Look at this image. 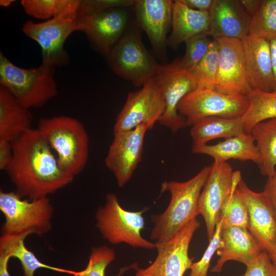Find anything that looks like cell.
<instances>
[{
	"mask_svg": "<svg viewBox=\"0 0 276 276\" xmlns=\"http://www.w3.org/2000/svg\"><path fill=\"white\" fill-rule=\"evenodd\" d=\"M32 122L30 109L0 85V141L12 142L32 129Z\"/></svg>",
	"mask_w": 276,
	"mask_h": 276,
	"instance_id": "cb8c5ba5",
	"label": "cell"
},
{
	"mask_svg": "<svg viewBox=\"0 0 276 276\" xmlns=\"http://www.w3.org/2000/svg\"><path fill=\"white\" fill-rule=\"evenodd\" d=\"M20 3L28 15L48 20L61 16L78 17L80 0H22Z\"/></svg>",
	"mask_w": 276,
	"mask_h": 276,
	"instance_id": "f1b7e54d",
	"label": "cell"
},
{
	"mask_svg": "<svg viewBox=\"0 0 276 276\" xmlns=\"http://www.w3.org/2000/svg\"><path fill=\"white\" fill-rule=\"evenodd\" d=\"M252 135L261 157V173L267 177L276 173V119L260 122L252 128Z\"/></svg>",
	"mask_w": 276,
	"mask_h": 276,
	"instance_id": "4316f807",
	"label": "cell"
},
{
	"mask_svg": "<svg viewBox=\"0 0 276 276\" xmlns=\"http://www.w3.org/2000/svg\"><path fill=\"white\" fill-rule=\"evenodd\" d=\"M13 155L12 143L0 141V169L6 171L10 165Z\"/></svg>",
	"mask_w": 276,
	"mask_h": 276,
	"instance_id": "74e56055",
	"label": "cell"
},
{
	"mask_svg": "<svg viewBox=\"0 0 276 276\" xmlns=\"http://www.w3.org/2000/svg\"><path fill=\"white\" fill-rule=\"evenodd\" d=\"M141 30L135 20L106 57L115 74L139 87L154 78L161 65L145 47Z\"/></svg>",
	"mask_w": 276,
	"mask_h": 276,
	"instance_id": "5b68a950",
	"label": "cell"
},
{
	"mask_svg": "<svg viewBox=\"0 0 276 276\" xmlns=\"http://www.w3.org/2000/svg\"><path fill=\"white\" fill-rule=\"evenodd\" d=\"M0 210L5 217L2 235L42 236L52 229L54 209L48 197L28 200L1 190Z\"/></svg>",
	"mask_w": 276,
	"mask_h": 276,
	"instance_id": "8992f818",
	"label": "cell"
},
{
	"mask_svg": "<svg viewBox=\"0 0 276 276\" xmlns=\"http://www.w3.org/2000/svg\"><path fill=\"white\" fill-rule=\"evenodd\" d=\"M28 234L2 235L0 237V251L8 254L11 258L17 259L21 265L22 276H34L40 268L73 275L77 271L59 268L46 264L40 261L25 244Z\"/></svg>",
	"mask_w": 276,
	"mask_h": 276,
	"instance_id": "484cf974",
	"label": "cell"
},
{
	"mask_svg": "<svg viewBox=\"0 0 276 276\" xmlns=\"http://www.w3.org/2000/svg\"><path fill=\"white\" fill-rule=\"evenodd\" d=\"M36 129L65 171L75 177L84 170L88 159L89 140L80 121L64 115L43 118Z\"/></svg>",
	"mask_w": 276,
	"mask_h": 276,
	"instance_id": "3957f363",
	"label": "cell"
},
{
	"mask_svg": "<svg viewBox=\"0 0 276 276\" xmlns=\"http://www.w3.org/2000/svg\"><path fill=\"white\" fill-rule=\"evenodd\" d=\"M272 263L276 267V242L271 248L267 251Z\"/></svg>",
	"mask_w": 276,
	"mask_h": 276,
	"instance_id": "ee69618b",
	"label": "cell"
},
{
	"mask_svg": "<svg viewBox=\"0 0 276 276\" xmlns=\"http://www.w3.org/2000/svg\"><path fill=\"white\" fill-rule=\"evenodd\" d=\"M221 237L222 246L217 251L219 258L211 272H220L224 264L231 260L246 266L264 251L247 228L239 227L222 228Z\"/></svg>",
	"mask_w": 276,
	"mask_h": 276,
	"instance_id": "44dd1931",
	"label": "cell"
},
{
	"mask_svg": "<svg viewBox=\"0 0 276 276\" xmlns=\"http://www.w3.org/2000/svg\"><path fill=\"white\" fill-rule=\"evenodd\" d=\"M248 105L246 95L225 94L198 86L182 98L177 109L185 118L187 126L192 127L209 117H241Z\"/></svg>",
	"mask_w": 276,
	"mask_h": 276,
	"instance_id": "ba28073f",
	"label": "cell"
},
{
	"mask_svg": "<svg viewBox=\"0 0 276 276\" xmlns=\"http://www.w3.org/2000/svg\"><path fill=\"white\" fill-rule=\"evenodd\" d=\"M165 109L163 94L153 78L139 90L128 93L117 116L113 132L130 130L142 125L151 129Z\"/></svg>",
	"mask_w": 276,
	"mask_h": 276,
	"instance_id": "7c38bea8",
	"label": "cell"
},
{
	"mask_svg": "<svg viewBox=\"0 0 276 276\" xmlns=\"http://www.w3.org/2000/svg\"><path fill=\"white\" fill-rule=\"evenodd\" d=\"M219 67V48L213 39L208 53L192 70L198 86L215 88Z\"/></svg>",
	"mask_w": 276,
	"mask_h": 276,
	"instance_id": "1f68e13d",
	"label": "cell"
},
{
	"mask_svg": "<svg viewBox=\"0 0 276 276\" xmlns=\"http://www.w3.org/2000/svg\"><path fill=\"white\" fill-rule=\"evenodd\" d=\"M241 3L250 17L258 11L261 0H241Z\"/></svg>",
	"mask_w": 276,
	"mask_h": 276,
	"instance_id": "60d3db41",
	"label": "cell"
},
{
	"mask_svg": "<svg viewBox=\"0 0 276 276\" xmlns=\"http://www.w3.org/2000/svg\"><path fill=\"white\" fill-rule=\"evenodd\" d=\"M192 151L194 154L209 155L216 162H227L232 159L251 161L259 166L261 163L260 152L251 133L244 132L214 145L192 147Z\"/></svg>",
	"mask_w": 276,
	"mask_h": 276,
	"instance_id": "7402d4cb",
	"label": "cell"
},
{
	"mask_svg": "<svg viewBox=\"0 0 276 276\" xmlns=\"http://www.w3.org/2000/svg\"><path fill=\"white\" fill-rule=\"evenodd\" d=\"M12 143L13 158L5 171L21 197H47L73 182L75 177L61 167L36 128L27 131Z\"/></svg>",
	"mask_w": 276,
	"mask_h": 276,
	"instance_id": "6da1fadb",
	"label": "cell"
},
{
	"mask_svg": "<svg viewBox=\"0 0 276 276\" xmlns=\"http://www.w3.org/2000/svg\"><path fill=\"white\" fill-rule=\"evenodd\" d=\"M22 31L41 47L42 63L54 68L69 63L64 45L69 36L78 31V17L61 16L41 22L28 20L23 24Z\"/></svg>",
	"mask_w": 276,
	"mask_h": 276,
	"instance_id": "30bf717a",
	"label": "cell"
},
{
	"mask_svg": "<svg viewBox=\"0 0 276 276\" xmlns=\"http://www.w3.org/2000/svg\"><path fill=\"white\" fill-rule=\"evenodd\" d=\"M200 225V222L195 218L170 240L156 244L157 255L154 262L145 268H137L135 276H183L193 263L194 258L189 255V248Z\"/></svg>",
	"mask_w": 276,
	"mask_h": 276,
	"instance_id": "5bb4252c",
	"label": "cell"
},
{
	"mask_svg": "<svg viewBox=\"0 0 276 276\" xmlns=\"http://www.w3.org/2000/svg\"><path fill=\"white\" fill-rule=\"evenodd\" d=\"M146 210H126L121 205L117 196L110 193L106 196L105 204L96 212V225L102 237L111 244L126 243L136 248H156V243L141 235L145 223L143 215Z\"/></svg>",
	"mask_w": 276,
	"mask_h": 276,
	"instance_id": "52a82bcc",
	"label": "cell"
},
{
	"mask_svg": "<svg viewBox=\"0 0 276 276\" xmlns=\"http://www.w3.org/2000/svg\"><path fill=\"white\" fill-rule=\"evenodd\" d=\"M244 132L242 117H213L205 118L192 126V147L207 144L209 141L225 139Z\"/></svg>",
	"mask_w": 276,
	"mask_h": 276,
	"instance_id": "d4e9b609",
	"label": "cell"
},
{
	"mask_svg": "<svg viewBox=\"0 0 276 276\" xmlns=\"http://www.w3.org/2000/svg\"><path fill=\"white\" fill-rule=\"evenodd\" d=\"M15 2L14 0H1L0 5L3 7H7L10 6Z\"/></svg>",
	"mask_w": 276,
	"mask_h": 276,
	"instance_id": "f6af8a7d",
	"label": "cell"
},
{
	"mask_svg": "<svg viewBox=\"0 0 276 276\" xmlns=\"http://www.w3.org/2000/svg\"><path fill=\"white\" fill-rule=\"evenodd\" d=\"M214 39L219 48V67L215 89L225 94L247 95L252 89L247 78L242 40L225 37Z\"/></svg>",
	"mask_w": 276,
	"mask_h": 276,
	"instance_id": "e0dca14e",
	"label": "cell"
},
{
	"mask_svg": "<svg viewBox=\"0 0 276 276\" xmlns=\"http://www.w3.org/2000/svg\"><path fill=\"white\" fill-rule=\"evenodd\" d=\"M10 258L8 254L0 251V276H10L8 270V263Z\"/></svg>",
	"mask_w": 276,
	"mask_h": 276,
	"instance_id": "7bdbcfd3",
	"label": "cell"
},
{
	"mask_svg": "<svg viewBox=\"0 0 276 276\" xmlns=\"http://www.w3.org/2000/svg\"><path fill=\"white\" fill-rule=\"evenodd\" d=\"M249 34L269 40L276 38V0H261L251 17Z\"/></svg>",
	"mask_w": 276,
	"mask_h": 276,
	"instance_id": "4dcf8cb0",
	"label": "cell"
},
{
	"mask_svg": "<svg viewBox=\"0 0 276 276\" xmlns=\"http://www.w3.org/2000/svg\"><path fill=\"white\" fill-rule=\"evenodd\" d=\"M135 0H80L78 17L118 7L132 8Z\"/></svg>",
	"mask_w": 276,
	"mask_h": 276,
	"instance_id": "d590c367",
	"label": "cell"
},
{
	"mask_svg": "<svg viewBox=\"0 0 276 276\" xmlns=\"http://www.w3.org/2000/svg\"><path fill=\"white\" fill-rule=\"evenodd\" d=\"M116 252L110 247L105 245L93 247L90 252L86 267L77 271L72 276H105L107 266L116 259ZM137 268L136 264L123 267L117 276H121L129 268Z\"/></svg>",
	"mask_w": 276,
	"mask_h": 276,
	"instance_id": "d6a6232c",
	"label": "cell"
},
{
	"mask_svg": "<svg viewBox=\"0 0 276 276\" xmlns=\"http://www.w3.org/2000/svg\"><path fill=\"white\" fill-rule=\"evenodd\" d=\"M248 82L252 90L272 91L270 40L248 34L242 40Z\"/></svg>",
	"mask_w": 276,
	"mask_h": 276,
	"instance_id": "ffe728a7",
	"label": "cell"
},
{
	"mask_svg": "<svg viewBox=\"0 0 276 276\" xmlns=\"http://www.w3.org/2000/svg\"><path fill=\"white\" fill-rule=\"evenodd\" d=\"M240 276H276V267L264 250L246 265L245 272Z\"/></svg>",
	"mask_w": 276,
	"mask_h": 276,
	"instance_id": "8d00e7d4",
	"label": "cell"
},
{
	"mask_svg": "<svg viewBox=\"0 0 276 276\" xmlns=\"http://www.w3.org/2000/svg\"><path fill=\"white\" fill-rule=\"evenodd\" d=\"M148 130L146 126L142 125L130 130L113 132L105 164L120 188L129 181L142 159Z\"/></svg>",
	"mask_w": 276,
	"mask_h": 276,
	"instance_id": "9a60e30c",
	"label": "cell"
},
{
	"mask_svg": "<svg viewBox=\"0 0 276 276\" xmlns=\"http://www.w3.org/2000/svg\"><path fill=\"white\" fill-rule=\"evenodd\" d=\"M246 96L249 105L241 117L244 132L250 133L257 124L276 119V91L252 90Z\"/></svg>",
	"mask_w": 276,
	"mask_h": 276,
	"instance_id": "83f0119b",
	"label": "cell"
},
{
	"mask_svg": "<svg viewBox=\"0 0 276 276\" xmlns=\"http://www.w3.org/2000/svg\"><path fill=\"white\" fill-rule=\"evenodd\" d=\"M201 190L198 212L203 217L210 240L220 220L222 209L235 183L242 179L240 171H234L227 162L214 161Z\"/></svg>",
	"mask_w": 276,
	"mask_h": 276,
	"instance_id": "4fadbf2b",
	"label": "cell"
},
{
	"mask_svg": "<svg viewBox=\"0 0 276 276\" xmlns=\"http://www.w3.org/2000/svg\"><path fill=\"white\" fill-rule=\"evenodd\" d=\"M173 3L171 0H135L132 7L136 24L146 33L155 56L163 61L167 59Z\"/></svg>",
	"mask_w": 276,
	"mask_h": 276,
	"instance_id": "2e32d148",
	"label": "cell"
},
{
	"mask_svg": "<svg viewBox=\"0 0 276 276\" xmlns=\"http://www.w3.org/2000/svg\"><path fill=\"white\" fill-rule=\"evenodd\" d=\"M154 79L159 87L165 102V109L158 122L176 133L187 126L186 120L178 111L182 98L197 86L191 71L183 67L181 58L161 64Z\"/></svg>",
	"mask_w": 276,
	"mask_h": 276,
	"instance_id": "9c48e42d",
	"label": "cell"
},
{
	"mask_svg": "<svg viewBox=\"0 0 276 276\" xmlns=\"http://www.w3.org/2000/svg\"><path fill=\"white\" fill-rule=\"evenodd\" d=\"M221 229V223L219 221L201 258L198 262L192 263L190 269L191 272L189 276H208L211 259L215 252L222 246Z\"/></svg>",
	"mask_w": 276,
	"mask_h": 276,
	"instance_id": "e575fe53",
	"label": "cell"
},
{
	"mask_svg": "<svg viewBox=\"0 0 276 276\" xmlns=\"http://www.w3.org/2000/svg\"><path fill=\"white\" fill-rule=\"evenodd\" d=\"M213 39L207 33H202L187 40L185 53L181 58L183 67L191 71L206 54Z\"/></svg>",
	"mask_w": 276,
	"mask_h": 276,
	"instance_id": "836d02e7",
	"label": "cell"
},
{
	"mask_svg": "<svg viewBox=\"0 0 276 276\" xmlns=\"http://www.w3.org/2000/svg\"><path fill=\"white\" fill-rule=\"evenodd\" d=\"M209 12L200 11L187 7L181 0L174 1L171 33L167 47L174 50L194 36L208 32Z\"/></svg>",
	"mask_w": 276,
	"mask_h": 276,
	"instance_id": "603a6c76",
	"label": "cell"
},
{
	"mask_svg": "<svg viewBox=\"0 0 276 276\" xmlns=\"http://www.w3.org/2000/svg\"><path fill=\"white\" fill-rule=\"evenodd\" d=\"M237 189L247 208L248 229L262 250L267 251L276 242V214L271 202L264 191H252L242 179Z\"/></svg>",
	"mask_w": 276,
	"mask_h": 276,
	"instance_id": "ac0fdd59",
	"label": "cell"
},
{
	"mask_svg": "<svg viewBox=\"0 0 276 276\" xmlns=\"http://www.w3.org/2000/svg\"><path fill=\"white\" fill-rule=\"evenodd\" d=\"M127 7L110 9L78 17V31L83 32L90 46L106 58L134 23Z\"/></svg>",
	"mask_w": 276,
	"mask_h": 276,
	"instance_id": "8fae6325",
	"label": "cell"
},
{
	"mask_svg": "<svg viewBox=\"0 0 276 276\" xmlns=\"http://www.w3.org/2000/svg\"><path fill=\"white\" fill-rule=\"evenodd\" d=\"M263 191L270 200L276 214V173L267 177Z\"/></svg>",
	"mask_w": 276,
	"mask_h": 276,
	"instance_id": "f35d334b",
	"label": "cell"
},
{
	"mask_svg": "<svg viewBox=\"0 0 276 276\" xmlns=\"http://www.w3.org/2000/svg\"><path fill=\"white\" fill-rule=\"evenodd\" d=\"M0 85L23 106H43L58 94L54 67L42 63L29 69L19 67L0 52Z\"/></svg>",
	"mask_w": 276,
	"mask_h": 276,
	"instance_id": "277c9868",
	"label": "cell"
},
{
	"mask_svg": "<svg viewBox=\"0 0 276 276\" xmlns=\"http://www.w3.org/2000/svg\"><path fill=\"white\" fill-rule=\"evenodd\" d=\"M208 34L213 39L230 38L242 40L249 34L251 17L240 0H214L209 11Z\"/></svg>",
	"mask_w": 276,
	"mask_h": 276,
	"instance_id": "d6986e66",
	"label": "cell"
},
{
	"mask_svg": "<svg viewBox=\"0 0 276 276\" xmlns=\"http://www.w3.org/2000/svg\"><path fill=\"white\" fill-rule=\"evenodd\" d=\"M211 166L202 168L194 177L185 181H165L161 192L168 191L170 202L165 211L152 217L154 226L150 239L156 244L167 242L188 222L199 215L200 195Z\"/></svg>",
	"mask_w": 276,
	"mask_h": 276,
	"instance_id": "7a4b0ae2",
	"label": "cell"
},
{
	"mask_svg": "<svg viewBox=\"0 0 276 276\" xmlns=\"http://www.w3.org/2000/svg\"><path fill=\"white\" fill-rule=\"evenodd\" d=\"M189 8L203 12H209L214 0H181Z\"/></svg>",
	"mask_w": 276,
	"mask_h": 276,
	"instance_id": "ab89813d",
	"label": "cell"
},
{
	"mask_svg": "<svg viewBox=\"0 0 276 276\" xmlns=\"http://www.w3.org/2000/svg\"><path fill=\"white\" fill-rule=\"evenodd\" d=\"M236 181L221 211V228L248 227V213L245 202L237 189L240 180Z\"/></svg>",
	"mask_w": 276,
	"mask_h": 276,
	"instance_id": "f546056e",
	"label": "cell"
},
{
	"mask_svg": "<svg viewBox=\"0 0 276 276\" xmlns=\"http://www.w3.org/2000/svg\"><path fill=\"white\" fill-rule=\"evenodd\" d=\"M273 70L272 91H276V38L270 40Z\"/></svg>",
	"mask_w": 276,
	"mask_h": 276,
	"instance_id": "b9f144b4",
	"label": "cell"
}]
</instances>
